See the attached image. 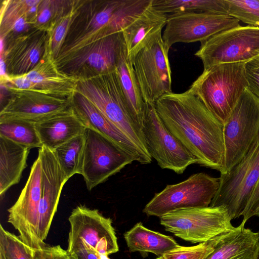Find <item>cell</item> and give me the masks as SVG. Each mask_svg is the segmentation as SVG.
I'll list each match as a JSON object with an SVG mask.
<instances>
[{
	"instance_id": "6da1fadb",
	"label": "cell",
	"mask_w": 259,
	"mask_h": 259,
	"mask_svg": "<svg viewBox=\"0 0 259 259\" xmlns=\"http://www.w3.org/2000/svg\"><path fill=\"white\" fill-rule=\"evenodd\" d=\"M168 130L197 159V164L225 174L224 125L188 90L166 94L155 103Z\"/></svg>"
},
{
	"instance_id": "7a4b0ae2",
	"label": "cell",
	"mask_w": 259,
	"mask_h": 259,
	"mask_svg": "<svg viewBox=\"0 0 259 259\" xmlns=\"http://www.w3.org/2000/svg\"><path fill=\"white\" fill-rule=\"evenodd\" d=\"M248 88L245 63L237 62L203 69L188 90L224 125Z\"/></svg>"
},
{
	"instance_id": "3957f363",
	"label": "cell",
	"mask_w": 259,
	"mask_h": 259,
	"mask_svg": "<svg viewBox=\"0 0 259 259\" xmlns=\"http://www.w3.org/2000/svg\"><path fill=\"white\" fill-rule=\"evenodd\" d=\"M76 91L90 101L140 149L149 154L142 132L128 110L116 70L79 80Z\"/></svg>"
},
{
	"instance_id": "277c9868",
	"label": "cell",
	"mask_w": 259,
	"mask_h": 259,
	"mask_svg": "<svg viewBox=\"0 0 259 259\" xmlns=\"http://www.w3.org/2000/svg\"><path fill=\"white\" fill-rule=\"evenodd\" d=\"M160 219L165 230L192 243L206 242L235 228L223 206L179 209Z\"/></svg>"
},
{
	"instance_id": "5b68a950",
	"label": "cell",
	"mask_w": 259,
	"mask_h": 259,
	"mask_svg": "<svg viewBox=\"0 0 259 259\" xmlns=\"http://www.w3.org/2000/svg\"><path fill=\"white\" fill-rule=\"evenodd\" d=\"M223 132L226 174L245 156L259 135V98L248 88L224 125Z\"/></svg>"
},
{
	"instance_id": "8992f818",
	"label": "cell",
	"mask_w": 259,
	"mask_h": 259,
	"mask_svg": "<svg viewBox=\"0 0 259 259\" xmlns=\"http://www.w3.org/2000/svg\"><path fill=\"white\" fill-rule=\"evenodd\" d=\"M259 180V135L245 156L220 177L210 206L225 207L232 220L243 215Z\"/></svg>"
},
{
	"instance_id": "52a82bcc",
	"label": "cell",
	"mask_w": 259,
	"mask_h": 259,
	"mask_svg": "<svg viewBox=\"0 0 259 259\" xmlns=\"http://www.w3.org/2000/svg\"><path fill=\"white\" fill-rule=\"evenodd\" d=\"M219 186L220 178L204 172L195 174L181 183L167 185L154 195L143 211L148 215L160 218L179 209L207 207Z\"/></svg>"
},
{
	"instance_id": "ba28073f",
	"label": "cell",
	"mask_w": 259,
	"mask_h": 259,
	"mask_svg": "<svg viewBox=\"0 0 259 259\" xmlns=\"http://www.w3.org/2000/svg\"><path fill=\"white\" fill-rule=\"evenodd\" d=\"M195 55L203 69L219 64L246 63L259 56V27L240 25L220 32L201 42Z\"/></svg>"
},
{
	"instance_id": "9c48e42d",
	"label": "cell",
	"mask_w": 259,
	"mask_h": 259,
	"mask_svg": "<svg viewBox=\"0 0 259 259\" xmlns=\"http://www.w3.org/2000/svg\"><path fill=\"white\" fill-rule=\"evenodd\" d=\"M142 134L149 154L162 169L181 174L197 159L168 130L155 108V104L145 103Z\"/></svg>"
},
{
	"instance_id": "30bf717a",
	"label": "cell",
	"mask_w": 259,
	"mask_h": 259,
	"mask_svg": "<svg viewBox=\"0 0 259 259\" xmlns=\"http://www.w3.org/2000/svg\"><path fill=\"white\" fill-rule=\"evenodd\" d=\"M84 137L81 175L89 191L136 161L114 142L92 129L86 128Z\"/></svg>"
},
{
	"instance_id": "8fae6325",
	"label": "cell",
	"mask_w": 259,
	"mask_h": 259,
	"mask_svg": "<svg viewBox=\"0 0 259 259\" xmlns=\"http://www.w3.org/2000/svg\"><path fill=\"white\" fill-rule=\"evenodd\" d=\"M239 22L228 14L215 13L168 14L162 39L169 50L178 42H201L220 32L240 26Z\"/></svg>"
},
{
	"instance_id": "7c38bea8",
	"label": "cell",
	"mask_w": 259,
	"mask_h": 259,
	"mask_svg": "<svg viewBox=\"0 0 259 259\" xmlns=\"http://www.w3.org/2000/svg\"><path fill=\"white\" fill-rule=\"evenodd\" d=\"M168 52L161 36L131 61L145 103L155 104L161 97L172 92Z\"/></svg>"
},
{
	"instance_id": "4fadbf2b",
	"label": "cell",
	"mask_w": 259,
	"mask_h": 259,
	"mask_svg": "<svg viewBox=\"0 0 259 259\" xmlns=\"http://www.w3.org/2000/svg\"><path fill=\"white\" fill-rule=\"evenodd\" d=\"M41 179V164L38 156L17 200L8 210V222L18 230L23 242L33 249L45 246L37 236Z\"/></svg>"
},
{
	"instance_id": "5bb4252c",
	"label": "cell",
	"mask_w": 259,
	"mask_h": 259,
	"mask_svg": "<svg viewBox=\"0 0 259 259\" xmlns=\"http://www.w3.org/2000/svg\"><path fill=\"white\" fill-rule=\"evenodd\" d=\"M68 220L70 225L68 242L81 240L108 255L118 251L112 220L104 217L98 209L78 205L72 210Z\"/></svg>"
},
{
	"instance_id": "9a60e30c",
	"label": "cell",
	"mask_w": 259,
	"mask_h": 259,
	"mask_svg": "<svg viewBox=\"0 0 259 259\" xmlns=\"http://www.w3.org/2000/svg\"><path fill=\"white\" fill-rule=\"evenodd\" d=\"M38 156L42 169L41 194L39 207L37 236L43 246L48 236L62 188L69 180L60 166L52 151L42 146Z\"/></svg>"
},
{
	"instance_id": "2e32d148",
	"label": "cell",
	"mask_w": 259,
	"mask_h": 259,
	"mask_svg": "<svg viewBox=\"0 0 259 259\" xmlns=\"http://www.w3.org/2000/svg\"><path fill=\"white\" fill-rule=\"evenodd\" d=\"M124 44L122 32L110 35L82 48L61 65L70 71L85 67L95 71L97 75L113 72Z\"/></svg>"
},
{
	"instance_id": "e0dca14e",
	"label": "cell",
	"mask_w": 259,
	"mask_h": 259,
	"mask_svg": "<svg viewBox=\"0 0 259 259\" xmlns=\"http://www.w3.org/2000/svg\"><path fill=\"white\" fill-rule=\"evenodd\" d=\"M71 105L86 128L92 129L110 139L133 156L138 162L141 164L151 162L152 157L150 154L136 146L84 96L77 92Z\"/></svg>"
},
{
	"instance_id": "ac0fdd59",
	"label": "cell",
	"mask_w": 259,
	"mask_h": 259,
	"mask_svg": "<svg viewBox=\"0 0 259 259\" xmlns=\"http://www.w3.org/2000/svg\"><path fill=\"white\" fill-rule=\"evenodd\" d=\"M167 15L151 5L122 31L126 55L131 62L144 48L155 42L165 26Z\"/></svg>"
},
{
	"instance_id": "d6986e66",
	"label": "cell",
	"mask_w": 259,
	"mask_h": 259,
	"mask_svg": "<svg viewBox=\"0 0 259 259\" xmlns=\"http://www.w3.org/2000/svg\"><path fill=\"white\" fill-rule=\"evenodd\" d=\"M71 101L45 95L21 96L9 102L0 112V118H17L35 123L69 109Z\"/></svg>"
},
{
	"instance_id": "ffe728a7",
	"label": "cell",
	"mask_w": 259,
	"mask_h": 259,
	"mask_svg": "<svg viewBox=\"0 0 259 259\" xmlns=\"http://www.w3.org/2000/svg\"><path fill=\"white\" fill-rule=\"evenodd\" d=\"M35 126L42 146L52 151L74 137L83 134L86 128L72 107L35 122Z\"/></svg>"
},
{
	"instance_id": "44dd1931",
	"label": "cell",
	"mask_w": 259,
	"mask_h": 259,
	"mask_svg": "<svg viewBox=\"0 0 259 259\" xmlns=\"http://www.w3.org/2000/svg\"><path fill=\"white\" fill-rule=\"evenodd\" d=\"M30 149L0 136V196L18 184L27 166Z\"/></svg>"
},
{
	"instance_id": "7402d4cb",
	"label": "cell",
	"mask_w": 259,
	"mask_h": 259,
	"mask_svg": "<svg viewBox=\"0 0 259 259\" xmlns=\"http://www.w3.org/2000/svg\"><path fill=\"white\" fill-rule=\"evenodd\" d=\"M116 72L131 115L141 131L145 103L135 74L133 64L127 57L125 44L120 53Z\"/></svg>"
},
{
	"instance_id": "603a6c76",
	"label": "cell",
	"mask_w": 259,
	"mask_h": 259,
	"mask_svg": "<svg viewBox=\"0 0 259 259\" xmlns=\"http://www.w3.org/2000/svg\"><path fill=\"white\" fill-rule=\"evenodd\" d=\"M241 222L235 227L206 259H253L257 247V233Z\"/></svg>"
},
{
	"instance_id": "cb8c5ba5",
	"label": "cell",
	"mask_w": 259,
	"mask_h": 259,
	"mask_svg": "<svg viewBox=\"0 0 259 259\" xmlns=\"http://www.w3.org/2000/svg\"><path fill=\"white\" fill-rule=\"evenodd\" d=\"M124 237L131 252H151L159 257L179 246L171 237L149 230L141 222L125 233Z\"/></svg>"
},
{
	"instance_id": "d4e9b609",
	"label": "cell",
	"mask_w": 259,
	"mask_h": 259,
	"mask_svg": "<svg viewBox=\"0 0 259 259\" xmlns=\"http://www.w3.org/2000/svg\"><path fill=\"white\" fill-rule=\"evenodd\" d=\"M46 34L24 38L20 46L9 52L8 71L12 75H23L32 70L40 62L45 49Z\"/></svg>"
},
{
	"instance_id": "484cf974",
	"label": "cell",
	"mask_w": 259,
	"mask_h": 259,
	"mask_svg": "<svg viewBox=\"0 0 259 259\" xmlns=\"http://www.w3.org/2000/svg\"><path fill=\"white\" fill-rule=\"evenodd\" d=\"M0 136L32 149L42 145L35 122L17 118H0Z\"/></svg>"
},
{
	"instance_id": "4316f807",
	"label": "cell",
	"mask_w": 259,
	"mask_h": 259,
	"mask_svg": "<svg viewBox=\"0 0 259 259\" xmlns=\"http://www.w3.org/2000/svg\"><path fill=\"white\" fill-rule=\"evenodd\" d=\"M152 6L167 15L187 12L228 14L225 0H152Z\"/></svg>"
},
{
	"instance_id": "83f0119b",
	"label": "cell",
	"mask_w": 259,
	"mask_h": 259,
	"mask_svg": "<svg viewBox=\"0 0 259 259\" xmlns=\"http://www.w3.org/2000/svg\"><path fill=\"white\" fill-rule=\"evenodd\" d=\"M84 145L83 134L74 137L53 151L68 179L76 174L81 175Z\"/></svg>"
},
{
	"instance_id": "f1b7e54d",
	"label": "cell",
	"mask_w": 259,
	"mask_h": 259,
	"mask_svg": "<svg viewBox=\"0 0 259 259\" xmlns=\"http://www.w3.org/2000/svg\"><path fill=\"white\" fill-rule=\"evenodd\" d=\"M45 61L40 62L38 64L27 74L26 76L34 84L36 88L50 92V90L60 89V85H64L66 82L65 77L59 74L57 69L51 62Z\"/></svg>"
},
{
	"instance_id": "f546056e",
	"label": "cell",
	"mask_w": 259,
	"mask_h": 259,
	"mask_svg": "<svg viewBox=\"0 0 259 259\" xmlns=\"http://www.w3.org/2000/svg\"><path fill=\"white\" fill-rule=\"evenodd\" d=\"M232 230L223 233L211 240L195 246L179 245L162 256L163 259H206Z\"/></svg>"
},
{
	"instance_id": "4dcf8cb0",
	"label": "cell",
	"mask_w": 259,
	"mask_h": 259,
	"mask_svg": "<svg viewBox=\"0 0 259 259\" xmlns=\"http://www.w3.org/2000/svg\"><path fill=\"white\" fill-rule=\"evenodd\" d=\"M0 254L5 259H34L33 249L0 226Z\"/></svg>"
},
{
	"instance_id": "1f68e13d",
	"label": "cell",
	"mask_w": 259,
	"mask_h": 259,
	"mask_svg": "<svg viewBox=\"0 0 259 259\" xmlns=\"http://www.w3.org/2000/svg\"><path fill=\"white\" fill-rule=\"evenodd\" d=\"M41 1H7L1 10V37H5L12 30L16 20L27 15L30 8L39 5Z\"/></svg>"
},
{
	"instance_id": "d6a6232c",
	"label": "cell",
	"mask_w": 259,
	"mask_h": 259,
	"mask_svg": "<svg viewBox=\"0 0 259 259\" xmlns=\"http://www.w3.org/2000/svg\"><path fill=\"white\" fill-rule=\"evenodd\" d=\"M227 14L249 26L259 27V0H225Z\"/></svg>"
},
{
	"instance_id": "836d02e7",
	"label": "cell",
	"mask_w": 259,
	"mask_h": 259,
	"mask_svg": "<svg viewBox=\"0 0 259 259\" xmlns=\"http://www.w3.org/2000/svg\"><path fill=\"white\" fill-rule=\"evenodd\" d=\"M74 12L73 10H71L69 13L62 17L57 22L52 32L49 46L50 53L54 60L59 56L65 41L72 23L73 16H74Z\"/></svg>"
},
{
	"instance_id": "e575fe53",
	"label": "cell",
	"mask_w": 259,
	"mask_h": 259,
	"mask_svg": "<svg viewBox=\"0 0 259 259\" xmlns=\"http://www.w3.org/2000/svg\"><path fill=\"white\" fill-rule=\"evenodd\" d=\"M67 250L75 259H110L108 255L100 253L81 240L68 242Z\"/></svg>"
},
{
	"instance_id": "d590c367",
	"label": "cell",
	"mask_w": 259,
	"mask_h": 259,
	"mask_svg": "<svg viewBox=\"0 0 259 259\" xmlns=\"http://www.w3.org/2000/svg\"><path fill=\"white\" fill-rule=\"evenodd\" d=\"M34 259H75L67 250L59 245L45 246L39 249H33Z\"/></svg>"
},
{
	"instance_id": "8d00e7d4",
	"label": "cell",
	"mask_w": 259,
	"mask_h": 259,
	"mask_svg": "<svg viewBox=\"0 0 259 259\" xmlns=\"http://www.w3.org/2000/svg\"><path fill=\"white\" fill-rule=\"evenodd\" d=\"M249 90L259 98V56L245 63Z\"/></svg>"
},
{
	"instance_id": "74e56055",
	"label": "cell",
	"mask_w": 259,
	"mask_h": 259,
	"mask_svg": "<svg viewBox=\"0 0 259 259\" xmlns=\"http://www.w3.org/2000/svg\"><path fill=\"white\" fill-rule=\"evenodd\" d=\"M59 1H41L38 8L36 15L35 23L38 26L47 24L53 17L54 12L56 7L60 4H57Z\"/></svg>"
},
{
	"instance_id": "f35d334b",
	"label": "cell",
	"mask_w": 259,
	"mask_h": 259,
	"mask_svg": "<svg viewBox=\"0 0 259 259\" xmlns=\"http://www.w3.org/2000/svg\"><path fill=\"white\" fill-rule=\"evenodd\" d=\"M259 204V180L251 195L246 209L243 213L242 222L245 223L252 217V213Z\"/></svg>"
},
{
	"instance_id": "ab89813d",
	"label": "cell",
	"mask_w": 259,
	"mask_h": 259,
	"mask_svg": "<svg viewBox=\"0 0 259 259\" xmlns=\"http://www.w3.org/2000/svg\"><path fill=\"white\" fill-rule=\"evenodd\" d=\"M12 82L18 89L27 90L35 88L34 84L25 75L16 76L10 78Z\"/></svg>"
},
{
	"instance_id": "60d3db41",
	"label": "cell",
	"mask_w": 259,
	"mask_h": 259,
	"mask_svg": "<svg viewBox=\"0 0 259 259\" xmlns=\"http://www.w3.org/2000/svg\"><path fill=\"white\" fill-rule=\"evenodd\" d=\"M27 17V15H25L16 20L12 27L11 31L16 33L25 31L28 27Z\"/></svg>"
},
{
	"instance_id": "b9f144b4",
	"label": "cell",
	"mask_w": 259,
	"mask_h": 259,
	"mask_svg": "<svg viewBox=\"0 0 259 259\" xmlns=\"http://www.w3.org/2000/svg\"><path fill=\"white\" fill-rule=\"evenodd\" d=\"M0 62V74L1 78L2 79L4 78V80L5 81H10V79H9L8 76H7L6 73V70L7 68V65L4 58H3L2 56H1Z\"/></svg>"
},
{
	"instance_id": "7bdbcfd3",
	"label": "cell",
	"mask_w": 259,
	"mask_h": 259,
	"mask_svg": "<svg viewBox=\"0 0 259 259\" xmlns=\"http://www.w3.org/2000/svg\"><path fill=\"white\" fill-rule=\"evenodd\" d=\"M257 247L253 259H259V232H257Z\"/></svg>"
},
{
	"instance_id": "ee69618b",
	"label": "cell",
	"mask_w": 259,
	"mask_h": 259,
	"mask_svg": "<svg viewBox=\"0 0 259 259\" xmlns=\"http://www.w3.org/2000/svg\"><path fill=\"white\" fill-rule=\"evenodd\" d=\"M4 38L3 37H1V39H0L1 55L3 54V51L4 50Z\"/></svg>"
},
{
	"instance_id": "f6af8a7d",
	"label": "cell",
	"mask_w": 259,
	"mask_h": 259,
	"mask_svg": "<svg viewBox=\"0 0 259 259\" xmlns=\"http://www.w3.org/2000/svg\"><path fill=\"white\" fill-rule=\"evenodd\" d=\"M253 216L259 217V204H258V205L257 206V207H256V208L255 209L252 213V217Z\"/></svg>"
},
{
	"instance_id": "bcb514c9",
	"label": "cell",
	"mask_w": 259,
	"mask_h": 259,
	"mask_svg": "<svg viewBox=\"0 0 259 259\" xmlns=\"http://www.w3.org/2000/svg\"><path fill=\"white\" fill-rule=\"evenodd\" d=\"M156 259H163V256H160V257H158V258H157Z\"/></svg>"
}]
</instances>
